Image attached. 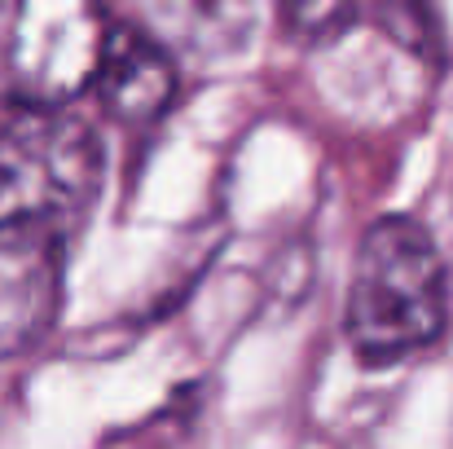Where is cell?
I'll return each instance as SVG.
<instances>
[{
    "label": "cell",
    "instance_id": "1",
    "mask_svg": "<svg viewBox=\"0 0 453 449\" xmlns=\"http://www.w3.org/2000/svg\"><path fill=\"white\" fill-rule=\"evenodd\" d=\"M449 326V269L418 216H379L357 247L343 335L361 366H396Z\"/></svg>",
    "mask_w": 453,
    "mask_h": 449
},
{
    "label": "cell",
    "instance_id": "2",
    "mask_svg": "<svg viewBox=\"0 0 453 449\" xmlns=\"http://www.w3.org/2000/svg\"><path fill=\"white\" fill-rule=\"evenodd\" d=\"M106 150L71 106H18L0 120V207L71 229L102 190Z\"/></svg>",
    "mask_w": 453,
    "mask_h": 449
},
{
    "label": "cell",
    "instance_id": "3",
    "mask_svg": "<svg viewBox=\"0 0 453 449\" xmlns=\"http://www.w3.org/2000/svg\"><path fill=\"white\" fill-rule=\"evenodd\" d=\"M111 13L88 0H31L13 13L4 66L18 106H71L93 89Z\"/></svg>",
    "mask_w": 453,
    "mask_h": 449
},
{
    "label": "cell",
    "instance_id": "4",
    "mask_svg": "<svg viewBox=\"0 0 453 449\" xmlns=\"http://www.w3.org/2000/svg\"><path fill=\"white\" fill-rule=\"evenodd\" d=\"M66 299V229L0 216V361L49 339Z\"/></svg>",
    "mask_w": 453,
    "mask_h": 449
},
{
    "label": "cell",
    "instance_id": "5",
    "mask_svg": "<svg viewBox=\"0 0 453 449\" xmlns=\"http://www.w3.org/2000/svg\"><path fill=\"white\" fill-rule=\"evenodd\" d=\"M176 89H180V71L172 53L150 31L111 18L97 75H93V93L102 111L124 128H150L172 111Z\"/></svg>",
    "mask_w": 453,
    "mask_h": 449
},
{
    "label": "cell",
    "instance_id": "6",
    "mask_svg": "<svg viewBox=\"0 0 453 449\" xmlns=\"http://www.w3.org/2000/svg\"><path fill=\"white\" fill-rule=\"evenodd\" d=\"M361 18V9L357 4H287L282 9V22H287V31L303 40V44H326V40H334V35H343L352 22Z\"/></svg>",
    "mask_w": 453,
    "mask_h": 449
},
{
    "label": "cell",
    "instance_id": "7",
    "mask_svg": "<svg viewBox=\"0 0 453 449\" xmlns=\"http://www.w3.org/2000/svg\"><path fill=\"white\" fill-rule=\"evenodd\" d=\"M449 449H453V441H449Z\"/></svg>",
    "mask_w": 453,
    "mask_h": 449
}]
</instances>
